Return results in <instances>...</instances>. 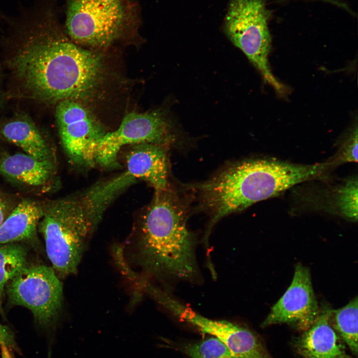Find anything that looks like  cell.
Wrapping results in <instances>:
<instances>
[{"instance_id": "1", "label": "cell", "mask_w": 358, "mask_h": 358, "mask_svg": "<svg viewBox=\"0 0 358 358\" xmlns=\"http://www.w3.org/2000/svg\"><path fill=\"white\" fill-rule=\"evenodd\" d=\"M57 1L33 0L15 16L0 11L5 65L19 95L47 105L58 104L81 72L78 47L61 23Z\"/></svg>"}, {"instance_id": "2", "label": "cell", "mask_w": 358, "mask_h": 358, "mask_svg": "<svg viewBox=\"0 0 358 358\" xmlns=\"http://www.w3.org/2000/svg\"><path fill=\"white\" fill-rule=\"evenodd\" d=\"M187 203L171 186L155 190L125 245L116 247L119 258L148 279L194 278L195 241L187 226Z\"/></svg>"}, {"instance_id": "3", "label": "cell", "mask_w": 358, "mask_h": 358, "mask_svg": "<svg viewBox=\"0 0 358 358\" xmlns=\"http://www.w3.org/2000/svg\"><path fill=\"white\" fill-rule=\"evenodd\" d=\"M329 169L327 162L301 165L275 159H248L230 164L196 186L201 208L211 214L204 240L208 241L212 227L224 217L319 177Z\"/></svg>"}, {"instance_id": "4", "label": "cell", "mask_w": 358, "mask_h": 358, "mask_svg": "<svg viewBox=\"0 0 358 358\" xmlns=\"http://www.w3.org/2000/svg\"><path fill=\"white\" fill-rule=\"evenodd\" d=\"M122 192L112 177L82 191L43 201L37 230L43 236L47 255L60 279L75 274L104 213Z\"/></svg>"}, {"instance_id": "5", "label": "cell", "mask_w": 358, "mask_h": 358, "mask_svg": "<svg viewBox=\"0 0 358 358\" xmlns=\"http://www.w3.org/2000/svg\"><path fill=\"white\" fill-rule=\"evenodd\" d=\"M64 28L84 47L103 48L135 32L139 7L133 0H65Z\"/></svg>"}, {"instance_id": "6", "label": "cell", "mask_w": 358, "mask_h": 358, "mask_svg": "<svg viewBox=\"0 0 358 358\" xmlns=\"http://www.w3.org/2000/svg\"><path fill=\"white\" fill-rule=\"evenodd\" d=\"M271 12L264 0H231L225 21L231 41L247 56L264 80L278 93L283 85L272 74L268 62L271 36L268 24Z\"/></svg>"}, {"instance_id": "7", "label": "cell", "mask_w": 358, "mask_h": 358, "mask_svg": "<svg viewBox=\"0 0 358 358\" xmlns=\"http://www.w3.org/2000/svg\"><path fill=\"white\" fill-rule=\"evenodd\" d=\"M5 293L11 306H21L32 313L36 324L48 330L61 313L63 288L52 267L27 264L6 283Z\"/></svg>"}, {"instance_id": "8", "label": "cell", "mask_w": 358, "mask_h": 358, "mask_svg": "<svg viewBox=\"0 0 358 358\" xmlns=\"http://www.w3.org/2000/svg\"><path fill=\"white\" fill-rule=\"evenodd\" d=\"M177 141L173 123L164 111L130 112L123 117L117 129L107 132L99 141L96 164L105 168H116L119 151L126 146L150 143L170 149Z\"/></svg>"}, {"instance_id": "9", "label": "cell", "mask_w": 358, "mask_h": 358, "mask_svg": "<svg viewBox=\"0 0 358 358\" xmlns=\"http://www.w3.org/2000/svg\"><path fill=\"white\" fill-rule=\"evenodd\" d=\"M56 105L57 125L68 159L77 167H92L98 143L107 131L87 105L65 100Z\"/></svg>"}, {"instance_id": "10", "label": "cell", "mask_w": 358, "mask_h": 358, "mask_svg": "<svg viewBox=\"0 0 358 358\" xmlns=\"http://www.w3.org/2000/svg\"><path fill=\"white\" fill-rule=\"evenodd\" d=\"M159 303L177 317L218 339L238 358H272L258 335L245 327L226 320L205 317L169 293L163 294Z\"/></svg>"}, {"instance_id": "11", "label": "cell", "mask_w": 358, "mask_h": 358, "mask_svg": "<svg viewBox=\"0 0 358 358\" xmlns=\"http://www.w3.org/2000/svg\"><path fill=\"white\" fill-rule=\"evenodd\" d=\"M320 313L309 270L298 264L291 284L271 308L262 326L288 323L305 331L313 324Z\"/></svg>"}, {"instance_id": "12", "label": "cell", "mask_w": 358, "mask_h": 358, "mask_svg": "<svg viewBox=\"0 0 358 358\" xmlns=\"http://www.w3.org/2000/svg\"><path fill=\"white\" fill-rule=\"evenodd\" d=\"M0 176L32 190L48 192L58 184L57 163L37 160L25 153L0 152Z\"/></svg>"}, {"instance_id": "13", "label": "cell", "mask_w": 358, "mask_h": 358, "mask_svg": "<svg viewBox=\"0 0 358 358\" xmlns=\"http://www.w3.org/2000/svg\"><path fill=\"white\" fill-rule=\"evenodd\" d=\"M126 156V171L135 179L147 181L155 190L169 188V149L158 145L142 143L131 146Z\"/></svg>"}, {"instance_id": "14", "label": "cell", "mask_w": 358, "mask_h": 358, "mask_svg": "<svg viewBox=\"0 0 358 358\" xmlns=\"http://www.w3.org/2000/svg\"><path fill=\"white\" fill-rule=\"evenodd\" d=\"M331 310L320 312L313 324L295 341V347L304 358H352L330 322Z\"/></svg>"}, {"instance_id": "15", "label": "cell", "mask_w": 358, "mask_h": 358, "mask_svg": "<svg viewBox=\"0 0 358 358\" xmlns=\"http://www.w3.org/2000/svg\"><path fill=\"white\" fill-rule=\"evenodd\" d=\"M0 136L37 160L57 163L53 148L27 115H16L1 123Z\"/></svg>"}, {"instance_id": "16", "label": "cell", "mask_w": 358, "mask_h": 358, "mask_svg": "<svg viewBox=\"0 0 358 358\" xmlns=\"http://www.w3.org/2000/svg\"><path fill=\"white\" fill-rule=\"evenodd\" d=\"M43 201L24 199L18 203L0 225V245L15 242L37 243L38 223Z\"/></svg>"}, {"instance_id": "17", "label": "cell", "mask_w": 358, "mask_h": 358, "mask_svg": "<svg viewBox=\"0 0 358 358\" xmlns=\"http://www.w3.org/2000/svg\"><path fill=\"white\" fill-rule=\"evenodd\" d=\"M28 248L22 242L0 245V315L4 317L2 303L8 281L27 264Z\"/></svg>"}, {"instance_id": "18", "label": "cell", "mask_w": 358, "mask_h": 358, "mask_svg": "<svg viewBox=\"0 0 358 358\" xmlns=\"http://www.w3.org/2000/svg\"><path fill=\"white\" fill-rule=\"evenodd\" d=\"M330 322L335 331L353 353H358V298L330 313Z\"/></svg>"}, {"instance_id": "19", "label": "cell", "mask_w": 358, "mask_h": 358, "mask_svg": "<svg viewBox=\"0 0 358 358\" xmlns=\"http://www.w3.org/2000/svg\"><path fill=\"white\" fill-rule=\"evenodd\" d=\"M335 204L340 214L353 221L358 219V179L346 180L335 191Z\"/></svg>"}, {"instance_id": "20", "label": "cell", "mask_w": 358, "mask_h": 358, "mask_svg": "<svg viewBox=\"0 0 358 358\" xmlns=\"http://www.w3.org/2000/svg\"><path fill=\"white\" fill-rule=\"evenodd\" d=\"M183 351L191 358H238L215 337L187 344Z\"/></svg>"}, {"instance_id": "21", "label": "cell", "mask_w": 358, "mask_h": 358, "mask_svg": "<svg viewBox=\"0 0 358 358\" xmlns=\"http://www.w3.org/2000/svg\"><path fill=\"white\" fill-rule=\"evenodd\" d=\"M335 167L343 163L358 162V126L356 123L347 133L337 153L328 160Z\"/></svg>"}, {"instance_id": "22", "label": "cell", "mask_w": 358, "mask_h": 358, "mask_svg": "<svg viewBox=\"0 0 358 358\" xmlns=\"http://www.w3.org/2000/svg\"><path fill=\"white\" fill-rule=\"evenodd\" d=\"M0 347L9 351L19 352L13 331L7 326L0 324Z\"/></svg>"}, {"instance_id": "23", "label": "cell", "mask_w": 358, "mask_h": 358, "mask_svg": "<svg viewBox=\"0 0 358 358\" xmlns=\"http://www.w3.org/2000/svg\"><path fill=\"white\" fill-rule=\"evenodd\" d=\"M18 203L11 195L0 191V225L11 213Z\"/></svg>"}, {"instance_id": "24", "label": "cell", "mask_w": 358, "mask_h": 358, "mask_svg": "<svg viewBox=\"0 0 358 358\" xmlns=\"http://www.w3.org/2000/svg\"><path fill=\"white\" fill-rule=\"evenodd\" d=\"M323 1H325L327 2L332 3L334 5H336L338 6L342 7L343 8L346 9V10H349V7L347 6L346 4L345 3H343L339 1L336 0H320Z\"/></svg>"}, {"instance_id": "25", "label": "cell", "mask_w": 358, "mask_h": 358, "mask_svg": "<svg viewBox=\"0 0 358 358\" xmlns=\"http://www.w3.org/2000/svg\"><path fill=\"white\" fill-rule=\"evenodd\" d=\"M0 92H1V91H0Z\"/></svg>"}]
</instances>
